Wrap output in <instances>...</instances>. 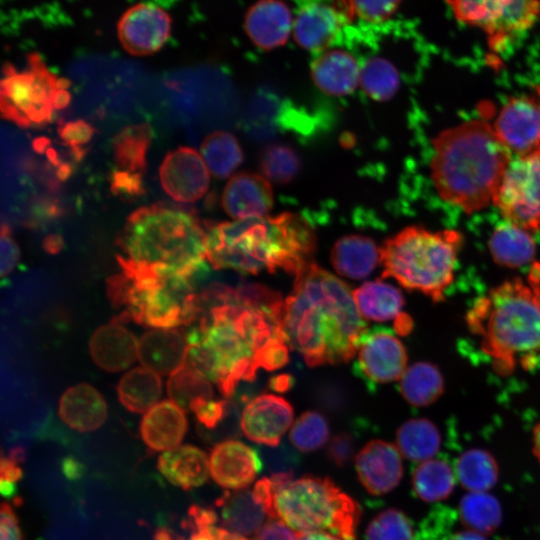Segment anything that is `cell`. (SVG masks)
Listing matches in <instances>:
<instances>
[{
    "instance_id": "1",
    "label": "cell",
    "mask_w": 540,
    "mask_h": 540,
    "mask_svg": "<svg viewBox=\"0 0 540 540\" xmlns=\"http://www.w3.org/2000/svg\"><path fill=\"white\" fill-rule=\"evenodd\" d=\"M198 295L200 313L185 336V363L229 399L241 381L255 380L271 347L287 343L284 301L278 292L257 283H213Z\"/></svg>"
},
{
    "instance_id": "2",
    "label": "cell",
    "mask_w": 540,
    "mask_h": 540,
    "mask_svg": "<svg viewBox=\"0 0 540 540\" xmlns=\"http://www.w3.org/2000/svg\"><path fill=\"white\" fill-rule=\"evenodd\" d=\"M283 328L288 345L310 367L350 361L367 331L347 283L313 262L295 275Z\"/></svg>"
},
{
    "instance_id": "3",
    "label": "cell",
    "mask_w": 540,
    "mask_h": 540,
    "mask_svg": "<svg viewBox=\"0 0 540 540\" xmlns=\"http://www.w3.org/2000/svg\"><path fill=\"white\" fill-rule=\"evenodd\" d=\"M465 320L497 373L536 367L540 360V264L531 267L526 279L505 281L481 296Z\"/></svg>"
},
{
    "instance_id": "4",
    "label": "cell",
    "mask_w": 540,
    "mask_h": 540,
    "mask_svg": "<svg viewBox=\"0 0 540 540\" xmlns=\"http://www.w3.org/2000/svg\"><path fill=\"white\" fill-rule=\"evenodd\" d=\"M315 248L312 227L289 212L206 225V257L217 269L254 275L283 270L295 276L311 262Z\"/></svg>"
},
{
    "instance_id": "5",
    "label": "cell",
    "mask_w": 540,
    "mask_h": 540,
    "mask_svg": "<svg viewBox=\"0 0 540 540\" xmlns=\"http://www.w3.org/2000/svg\"><path fill=\"white\" fill-rule=\"evenodd\" d=\"M510 160L493 126L470 120L434 139L432 180L443 200L476 212L493 202Z\"/></svg>"
},
{
    "instance_id": "6",
    "label": "cell",
    "mask_w": 540,
    "mask_h": 540,
    "mask_svg": "<svg viewBox=\"0 0 540 540\" xmlns=\"http://www.w3.org/2000/svg\"><path fill=\"white\" fill-rule=\"evenodd\" d=\"M118 244L128 258L166 265L194 282L207 272L206 228L194 212L183 207L139 208L128 217Z\"/></svg>"
},
{
    "instance_id": "7",
    "label": "cell",
    "mask_w": 540,
    "mask_h": 540,
    "mask_svg": "<svg viewBox=\"0 0 540 540\" xmlns=\"http://www.w3.org/2000/svg\"><path fill=\"white\" fill-rule=\"evenodd\" d=\"M461 244L462 236L454 230L407 227L380 248L382 278H393L404 288L440 302L454 280Z\"/></svg>"
},
{
    "instance_id": "8",
    "label": "cell",
    "mask_w": 540,
    "mask_h": 540,
    "mask_svg": "<svg viewBox=\"0 0 540 540\" xmlns=\"http://www.w3.org/2000/svg\"><path fill=\"white\" fill-rule=\"evenodd\" d=\"M271 517L296 533L327 532L342 540H356L360 507L330 479L293 473L272 474Z\"/></svg>"
},
{
    "instance_id": "9",
    "label": "cell",
    "mask_w": 540,
    "mask_h": 540,
    "mask_svg": "<svg viewBox=\"0 0 540 540\" xmlns=\"http://www.w3.org/2000/svg\"><path fill=\"white\" fill-rule=\"evenodd\" d=\"M2 73V117L24 128L40 127L51 122L55 93L59 88L70 87V81L53 74L37 53L27 56L26 68L18 70L6 63Z\"/></svg>"
},
{
    "instance_id": "10",
    "label": "cell",
    "mask_w": 540,
    "mask_h": 540,
    "mask_svg": "<svg viewBox=\"0 0 540 540\" xmlns=\"http://www.w3.org/2000/svg\"><path fill=\"white\" fill-rule=\"evenodd\" d=\"M493 203L507 222L531 233L540 229V145L511 158Z\"/></svg>"
},
{
    "instance_id": "11",
    "label": "cell",
    "mask_w": 540,
    "mask_h": 540,
    "mask_svg": "<svg viewBox=\"0 0 540 540\" xmlns=\"http://www.w3.org/2000/svg\"><path fill=\"white\" fill-rule=\"evenodd\" d=\"M457 20L481 29L496 48L531 28L540 15V0H447Z\"/></svg>"
},
{
    "instance_id": "12",
    "label": "cell",
    "mask_w": 540,
    "mask_h": 540,
    "mask_svg": "<svg viewBox=\"0 0 540 540\" xmlns=\"http://www.w3.org/2000/svg\"><path fill=\"white\" fill-rule=\"evenodd\" d=\"M357 351L353 371L370 391H375L380 384L401 379L407 369L405 346L387 327L367 329Z\"/></svg>"
},
{
    "instance_id": "13",
    "label": "cell",
    "mask_w": 540,
    "mask_h": 540,
    "mask_svg": "<svg viewBox=\"0 0 540 540\" xmlns=\"http://www.w3.org/2000/svg\"><path fill=\"white\" fill-rule=\"evenodd\" d=\"M172 19L161 7L138 3L128 8L117 24L122 47L135 56H147L159 51L171 33Z\"/></svg>"
},
{
    "instance_id": "14",
    "label": "cell",
    "mask_w": 540,
    "mask_h": 540,
    "mask_svg": "<svg viewBox=\"0 0 540 540\" xmlns=\"http://www.w3.org/2000/svg\"><path fill=\"white\" fill-rule=\"evenodd\" d=\"M164 191L175 201L191 203L200 199L209 187V169L193 148L179 147L169 152L159 169Z\"/></svg>"
},
{
    "instance_id": "15",
    "label": "cell",
    "mask_w": 540,
    "mask_h": 540,
    "mask_svg": "<svg viewBox=\"0 0 540 540\" xmlns=\"http://www.w3.org/2000/svg\"><path fill=\"white\" fill-rule=\"evenodd\" d=\"M293 408L281 396L262 394L244 407L240 426L251 441L268 447H277L293 422Z\"/></svg>"
},
{
    "instance_id": "16",
    "label": "cell",
    "mask_w": 540,
    "mask_h": 540,
    "mask_svg": "<svg viewBox=\"0 0 540 540\" xmlns=\"http://www.w3.org/2000/svg\"><path fill=\"white\" fill-rule=\"evenodd\" d=\"M493 128L509 151L527 153L540 145V105L525 97L512 99L500 111Z\"/></svg>"
},
{
    "instance_id": "17",
    "label": "cell",
    "mask_w": 540,
    "mask_h": 540,
    "mask_svg": "<svg viewBox=\"0 0 540 540\" xmlns=\"http://www.w3.org/2000/svg\"><path fill=\"white\" fill-rule=\"evenodd\" d=\"M356 471L369 493H388L399 484L403 475L401 453L387 441L371 440L356 456Z\"/></svg>"
},
{
    "instance_id": "18",
    "label": "cell",
    "mask_w": 540,
    "mask_h": 540,
    "mask_svg": "<svg viewBox=\"0 0 540 540\" xmlns=\"http://www.w3.org/2000/svg\"><path fill=\"white\" fill-rule=\"evenodd\" d=\"M351 15L335 5L321 2L306 4L293 24L296 42L306 50L321 52L341 36Z\"/></svg>"
},
{
    "instance_id": "19",
    "label": "cell",
    "mask_w": 540,
    "mask_h": 540,
    "mask_svg": "<svg viewBox=\"0 0 540 540\" xmlns=\"http://www.w3.org/2000/svg\"><path fill=\"white\" fill-rule=\"evenodd\" d=\"M261 460L254 449L237 440L214 446L209 457L210 475L223 488L245 489L255 479Z\"/></svg>"
},
{
    "instance_id": "20",
    "label": "cell",
    "mask_w": 540,
    "mask_h": 540,
    "mask_svg": "<svg viewBox=\"0 0 540 540\" xmlns=\"http://www.w3.org/2000/svg\"><path fill=\"white\" fill-rule=\"evenodd\" d=\"M222 205L225 212L236 220L266 217L273 205V193L265 177L243 172L227 183Z\"/></svg>"
},
{
    "instance_id": "21",
    "label": "cell",
    "mask_w": 540,
    "mask_h": 540,
    "mask_svg": "<svg viewBox=\"0 0 540 540\" xmlns=\"http://www.w3.org/2000/svg\"><path fill=\"white\" fill-rule=\"evenodd\" d=\"M292 15L281 0H259L245 16L244 27L252 42L266 50L286 43L292 30Z\"/></svg>"
},
{
    "instance_id": "22",
    "label": "cell",
    "mask_w": 540,
    "mask_h": 540,
    "mask_svg": "<svg viewBox=\"0 0 540 540\" xmlns=\"http://www.w3.org/2000/svg\"><path fill=\"white\" fill-rule=\"evenodd\" d=\"M89 350L98 367L107 372H120L138 359V340L120 322H111L93 333Z\"/></svg>"
},
{
    "instance_id": "23",
    "label": "cell",
    "mask_w": 540,
    "mask_h": 540,
    "mask_svg": "<svg viewBox=\"0 0 540 540\" xmlns=\"http://www.w3.org/2000/svg\"><path fill=\"white\" fill-rule=\"evenodd\" d=\"M186 337L174 328H156L138 340V360L158 375H171L185 364Z\"/></svg>"
},
{
    "instance_id": "24",
    "label": "cell",
    "mask_w": 540,
    "mask_h": 540,
    "mask_svg": "<svg viewBox=\"0 0 540 540\" xmlns=\"http://www.w3.org/2000/svg\"><path fill=\"white\" fill-rule=\"evenodd\" d=\"M311 75L316 86L332 96L352 93L360 79L357 57L343 49L323 50L311 64Z\"/></svg>"
},
{
    "instance_id": "25",
    "label": "cell",
    "mask_w": 540,
    "mask_h": 540,
    "mask_svg": "<svg viewBox=\"0 0 540 540\" xmlns=\"http://www.w3.org/2000/svg\"><path fill=\"white\" fill-rule=\"evenodd\" d=\"M187 431L185 410L172 400H163L143 416L140 434L153 451L165 452L178 447Z\"/></svg>"
},
{
    "instance_id": "26",
    "label": "cell",
    "mask_w": 540,
    "mask_h": 540,
    "mask_svg": "<svg viewBox=\"0 0 540 540\" xmlns=\"http://www.w3.org/2000/svg\"><path fill=\"white\" fill-rule=\"evenodd\" d=\"M58 414L67 426L79 432L100 428L108 415L103 396L87 383L76 384L62 394Z\"/></svg>"
},
{
    "instance_id": "27",
    "label": "cell",
    "mask_w": 540,
    "mask_h": 540,
    "mask_svg": "<svg viewBox=\"0 0 540 540\" xmlns=\"http://www.w3.org/2000/svg\"><path fill=\"white\" fill-rule=\"evenodd\" d=\"M347 45L359 60V83L363 92L374 101L390 100L400 87V73L395 63L369 47L352 42Z\"/></svg>"
},
{
    "instance_id": "28",
    "label": "cell",
    "mask_w": 540,
    "mask_h": 540,
    "mask_svg": "<svg viewBox=\"0 0 540 540\" xmlns=\"http://www.w3.org/2000/svg\"><path fill=\"white\" fill-rule=\"evenodd\" d=\"M216 505L220 509V525L246 538L256 534L269 518L254 489L227 491L216 501Z\"/></svg>"
},
{
    "instance_id": "29",
    "label": "cell",
    "mask_w": 540,
    "mask_h": 540,
    "mask_svg": "<svg viewBox=\"0 0 540 540\" xmlns=\"http://www.w3.org/2000/svg\"><path fill=\"white\" fill-rule=\"evenodd\" d=\"M330 258L339 275L360 280L369 276L381 262V249L369 237L347 235L335 242Z\"/></svg>"
},
{
    "instance_id": "30",
    "label": "cell",
    "mask_w": 540,
    "mask_h": 540,
    "mask_svg": "<svg viewBox=\"0 0 540 540\" xmlns=\"http://www.w3.org/2000/svg\"><path fill=\"white\" fill-rule=\"evenodd\" d=\"M157 468L171 484L185 490L202 485L210 474L206 453L192 445L165 451L158 459Z\"/></svg>"
},
{
    "instance_id": "31",
    "label": "cell",
    "mask_w": 540,
    "mask_h": 540,
    "mask_svg": "<svg viewBox=\"0 0 540 540\" xmlns=\"http://www.w3.org/2000/svg\"><path fill=\"white\" fill-rule=\"evenodd\" d=\"M489 251L501 266L519 268L530 263L536 252L531 232L510 222L499 225L488 242Z\"/></svg>"
},
{
    "instance_id": "32",
    "label": "cell",
    "mask_w": 540,
    "mask_h": 540,
    "mask_svg": "<svg viewBox=\"0 0 540 540\" xmlns=\"http://www.w3.org/2000/svg\"><path fill=\"white\" fill-rule=\"evenodd\" d=\"M353 297L359 313L377 322L396 318L404 306L401 290L381 280L365 282L353 291Z\"/></svg>"
},
{
    "instance_id": "33",
    "label": "cell",
    "mask_w": 540,
    "mask_h": 540,
    "mask_svg": "<svg viewBox=\"0 0 540 540\" xmlns=\"http://www.w3.org/2000/svg\"><path fill=\"white\" fill-rule=\"evenodd\" d=\"M117 393L127 410L146 413L158 403L162 394L160 375L145 367L133 368L120 379Z\"/></svg>"
},
{
    "instance_id": "34",
    "label": "cell",
    "mask_w": 540,
    "mask_h": 540,
    "mask_svg": "<svg viewBox=\"0 0 540 540\" xmlns=\"http://www.w3.org/2000/svg\"><path fill=\"white\" fill-rule=\"evenodd\" d=\"M399 390L411 405L423 407L435 402L444 390V381L439 369L428 362H417L409 366L401 377Z\"/></svg>"
},
{
    "instance_id": "35",
    "label": "cell",
    "mask_w": 540,
    "mask_h": 540,
    "mask_svg": "<svg viewBox=\"0 0 540 540\" xmlns=\"http://www.w3.org/2000/svg\"><path fill=\"white\" fill-rule=\"evenodd\" d=\"M400 453L411 461L431 459L440 447V434L437 427L424 418L404 422L396 434Z\"/></svg>"
},
{
    "instance_id": "36",
    "label": "cell",
    "mask_w": 540,
    "mask_h": 540,
    "mask_svg": "<svg viewBox=\"0 0 540 540\" xmlns=\"http://www.w3.org/2000/svg\"><path fill=\"white\" fill-rule=\"evenodd\" d=\"M151 140L152 130L146 123L121 130L113 141L114 159L119 170L143 174Z\"/></svg>"
},
{
    "instance_id": "37",
    "label": "cell",
    "mask_w": 540,
    "mask_h": 540,
    "mask_svg": "<svg viewBox=\"0 0 540 540\" xmlns=\"http://www.w3.org/2000/svg\"><path fill=\"white\" fill-rule=\"evenodd\" d=\"M201 155L209 171L220 179L229 177L244 158L237 138L226 131L206 136L201 144Z\"/></svg>"
},
{
    "instance_id": "38",
    "label": "cell",
    "mask_w": 540,
    "mask_h": 540,
    "mask_svg": "<svg viewBox=\"0 0 540 540\" xmlns=\"http://www.w3.org/2000/svg\"><path fill=\"white\" fill-rule=\"evenodd\" d=\"M454 473L449 464L439 459L421 462L413 474V488L427 502L445 499L454 487Z\"/></svg>"
},
{
    "instance_id": "39",
    "label": "cell",
    "mask_w": 540,
    "mask_h": 540,
    "mask_svg": "<svg viewBox=\"0 0 540 540\" xmlns=\"http://www.w3.org/2000/svg\"><path fill=\"white\" fill-rule=\"evenodd\" d=\"M455 474L471 492H485L494 485L498 475L494 458L479 449L469 450L458 458Z\"/></svg>"
},
{
    "instance_id": "40",
    "label": "cell",
    "mask_w": 540,
    "mask_h": 540,
    "mask_svg": "<svg viewBox=\"0 0 540 540\" xmlns=\"http://www.w3.org/2000/svg\"><path fill=\"white\" fill-rule=\"evenodd\" d=\"M167 393L183 410H190L196 399H212L213 389L203 374L185 363L169 376Z\"/></svg>"
},
{
    "instance_id": "41",
    "label": "cell",
    "mask_w": 540,
    "mask_h": 540,
    "mask_svg": "<svg viewBox=\"0 0 540 540\" xmlns=\"http://www.w3.org/2000/svg\"><path fill=\"white\" fill-rule=\"evenodd\" d=\"M189 521L186 526L192 529L188 540H249L218 525L217 514L211 508L192 505L188 510ZM154 540H182L166 529L160 528L154 534Z\"/></svg>"
},
{
    "instance_id": "42",
    "label": "cell",
    "mask_w": 540,
    "mask_h": 540,
    "mask_svg": "<svg viewBox=\"0 0 540 540\" xmlns=\"http://www.w3.org/2000/svg\"><path fill=\"white\" fill-rule=\"evenodd\" d=\"M460 516L470 530L484 534L500 522L501 512L495 498L485 492H471L460 503Z\"/></svg>"
},
{
    "instance_id": "43",
    "label": "cell",
    "mask_w": 540,
    "mask_h": 540,
    "mask_svg": "<svg viewBox=\"0 0 540 540\" xmlns=\"http://www.w3.org/2000/svg\"><path fill=\"white\" fill-rule=\"evenodd\" d=\"M302 162L294 148L283 143H274L260 156V168L266 179L277 184H287L300 173Z\"/></svg>"
},
{
    "instance_id": "44",
    "label": "cell",
    "mask_w": 540,
    "mask_h": 540,
    "mask_svg": "<svg viewBox=\"0 0 540 540\" xmlns=\"http://www.w3.org/2000/svg\"><path fill=\"white\" fill-rule=\"evenodd\" d=\"M330 428L326 418L317 411H306L294 422L289 440L301 452H312L329 439Z\"/></svg>"
},
{
    "instance_id": "45",
    "label": "cell",
    "mask_w": 540,
    "mask_h": 540,
    "mask_svg": "<svg viewBox=\"0 0 540 540\" xmlns=\"http://www.w3.org/2000/svg\"><path fill=\"white\" fill-rule=\"evenodd\" d=\"M366 540H415L407 516L397 509L380 512L368 525Z\"/></svg>"
},
{
    "instance_id": "46",
    "label": "cell",
    "mask_w": 540,
    "mask_h": 540,
    "mask_svg": "<svg viewBox=\"0 0 540 540\" xmlns=\"http://www.w3.org/2000/svg\"><path fill=\"white\" fill-rule=\"evenodd\" d=\"M190 410L194 412L201 428L211 431L231 420L236 412L235 406L224 399H196L192 402Z\"/></svg>"
},
{
    "instance_id": "47",
    "label": "cell",
    "mask_w": 540,
    "mask_h": 540,
    "mask_svg": "<svg viewBox=\"0 0 540 540\" xmlns=\"http://www.w3.org/2000/svg\"><path fill=\"white\" fill-rule=\"evenodd\" d=\"M94 133V127L81 119L64 122L58 126L59 137L72 149V153L77 160L84 156V145L90 142Z\"/></svg>"
},
{
    "instance_id": "48",
    "label": "cell",
    "mask_w": 540,
    "mask_h": 540,
    "mask_svg": "<svg viewBox=\"0 0 540 540\" xmlns=\"http://www.w3.org/2000/svg\"><path fill=\"white\" fill-rule=\"evenodd\" d=\"M353 14L370 24L383 23L397 10L401 0H348Z\"/></svg>"
},
{
    "instance_id": "49",
    "label": "cell",
    "mask_w": 540,
    "mask_h": 540,
    "mask_svg": "<svg viewBox=\"0 0 540 540\" xmlns=\"http://www.w3.org/2000/svg\"><path fill=\"white\" fill-rule=\"evenodd\" d=\"M23 456V450L15 448L8 456L2 455L0 461L1 492L4 496H11L15 491L16 482L23 472L18 462Z\"/></svg>"
},
{
    "instance_id": "50",
    "label": "cell",
    "mask_w": 540,
    "mask_h": 540,
    "mask_svg": "<svg viewBox=\"0 0 540 540\" xmlns=\"http://www.w3.org/2000/svg\"><path fill=\"white\" fill-rule=\"evenodd\" d=\"M356 443L352 434L341 432L328 444V459L336 466L343 467L350 462L355 452Z\"/></svg>"
},
{
    "instance_id": "51",
    "label": "cell",
    "mask_w": 540,
    "mask_h": 540,
    "mask_svg": "<svg viewBox=\"0 0 540 540\" xmlns=\"http://www.w3.org/2000/svg\"><path fill=\"white\" fill-rule=\"evenodd\" d=\"M111 190L114 194L134 198L144 193L142 174L118 170L112 174Z\"/></svg>"
},
{
    "instance_id": "52",
    "label": "cell",
    "mask_w": 540,
    "mask_h": 540,
    "mask_svg": "<svg viewBox=\"0 0 540 540\" xmlns=\"http://www.w3.org/2000/svg\"><path fill=\"white\" fill-rule=\"evenodd\" d=\"M20 258V250L12 237L8 225L2 223L1 226V276L5 277L17 265Z\"/></svg>"
},
{
    "instance_id": "53",
    "label": "cell",
    "mask_w": 540,
    "mask_h": 540,
    "mask_svg": "<svg viewBox=\"0 0 540 540\" xmlns=\"http://www.w3.org/2000/svg\"><path fill=\"white\" fill-rule=\"evenodd\" d=\"M263 456L272 474L293 473L297 462V456L285 448L265 449Z\"/></svg>"
},
{
    "instance_id": "54",
    "label": "cell",
    "mask_w": 540,
    "mask_h": 540,
    "mask_svg": "<svg viewBox=\"0 0 540 540\" xmlns=\"http://www.w3.org/2000/svg\"><path fill=\"white\" fill-rule=\"evenodd\" d=\"M253 540H299L298 533L279 519L269 518Z\"/></svg>"
},
{
    "instance_id": "55",
    "label": "cell",
    "mask_w": 540,
    "mask_h": 540,
    "mask_svg": "<svg viewBox=\"0 0 540 540\" xmlns=\"http://www.w3.org/2000/svg\"><path fill=\"white\" fill-rule=\"evenodd\" d=\"M0 540H22L21 529L12 506L3 502L0 513Z\"/></svg>"
},
{
    "instance_id": "56",
    "label": "cell",
    "mask_w": 540,
    "mask_h": 540,
    "mask_svg": "<svg viewBox=\"0 0 540 540\" xmlns=\"http://www.w3.org/2000/svg\"><path fill=\"white\" fill-rule=\"evenodd\" d=\"M294 384V378L289 374L273 376L269 381V387L278 392H285Z\"/></svg>"
},
{
    "instance_id": "57",
    "label": "cell",
    "mask_w": 540,
    "mask_h": 540,
    "mask_svg": "<svg viewBox=\"0 0 540 540\" xmlns=\"http://www.w3.org/2000/svg\"><path fill=\"white\" fill-rule=\"evenodd\" d=\"M64 242L61 236L56 234H50L43 240V248L47 253L56 254L63 248Z\"/></svg>"
},
{
    "instance_id": "58",
    "label": "cell",
    "mask_w": 540,
    "mask_h": 540,
    "mask_svg": "<svg viewBox=\"0 0 540 540\" xmlns=\"http://www.w3.org/2000/svg\"><path fill=\"white\" fill-rule=\"evenodd\" d=\"M412 327H413L412 319L405 313H401L394 320V330L399 335L408 334L412 330Z\"/></svg>"
},
{
    "instance_id": "59",
    "label": "cell",
    "mask_w": 540,
    "mask_h": 540,
    "mask_svg": "<svg viewBox=\"0 0 540 540\" xmlns=\"http://www.w3.org/2000/svg\"><path fill=\"white\" fill-rule=\"evenodd\" d=\"M67 87H62L57 90L54 96V109H64L68 106L71 100V94Z\"/></svg>"
},
{
    "instance_id": "60",
    "label": "cell",
    "mask_w": 540,
    "mask_h": 540,
    "mask_svg": "<svg viewBox=\"0 0 540 540\" xmlns=\"http://www.w3.org/2000/svg\"><path fill=\"white\" fill-rule=\"evenodd\" d=\"M299 540H342L341 538L327 532H307L298 533Z\"/></svg>"
},
{
    "instance_id": "61",
    "label": "cell",
    "mask_w": 540,
    "mask_h": 540,
    "mask_svg": "<svg viewBox=\"0 0 540 540\" xmlns=\"http://www.w3.org/2000/svg\"><path fill=\"white\" fill-rule=\"evenodd\" d=\"M446 540H487L483 534L469 530V531H462L457 532L450 537H448Z\"/></svg>"
},
{
    "instance_id": "62",
    "label": "cell",
    "mask_w": 540,
    "mask_h": 540,
    "mask_svg": "<svg viewBox=\"0 0 540 540\" xmlns=\"http://www.w3.org/2000/svg\"><path fill=\"white\" fill-rule=\"evenodd\" d=\"M533 451L540 462V422L537 424L533 432Z\"/></svg>"
}]
</instances>
